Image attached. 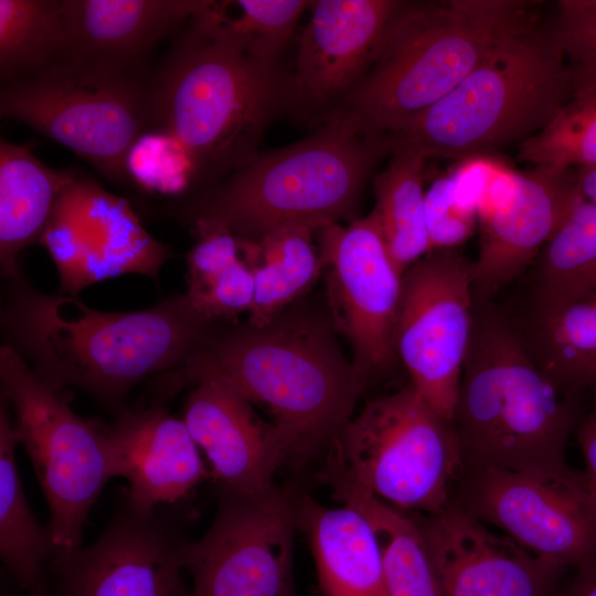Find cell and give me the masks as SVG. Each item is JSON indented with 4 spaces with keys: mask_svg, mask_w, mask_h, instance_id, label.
Masks as SVG:
<instances>
[{
    "mask_svg": "<svg viewBox=\"0 0 596 596\" xmlns=\"http://www.w3.org/2000/svg\"><path fill=\"white\" fill-rule=\"evenodd\" d=\"M1 326L6 343L53 390L79 389L115 413L140 381L182 370L214 328L185 294L106 312L39 292L22 275L10 280Z\"/></svg>",
    "mask_w": 596,
    "mask_h": 596,
    "instance_id": "obj_1",
    "label": "cell"
},
{
    "mask_svg": "<svg viewBox=\"0 0 596 596\" xmlns=\"http://www.w3.org/2000/svg\"><path fill=\"white\" fill-rule=\"evenodd\" d=\"M149 89L151 135L184 164L189 183L207 188L258 155L267 126L289 103L276 61L227 32L215 1L191 20Z\"/></svg>",
    "mask_w": 596,
    "mask_h": 596,
    "instance_id": "obj_2",
    "label": "cell"
},
{
    "mask_svg": "<svg viewBox=\"0 0 596 596\" xmlns=\"http://www.w3.org/2000/svg\"><path fill=\"white\" fill-rule=\"evenodd\" d=\"M584 413L583 395L556 386L513 324L475 297L453 418L462 471L565 475L566 445Z\"/></svg>",
    "mask_w": 596,
    "mask_h": 596,
    "instance_id": "obj_3",
    "label": "cell"
},
{
    "mask_svg": "<svg viewBox=\"0 0 596 596\" xmlns=\"http://www.w3.org/2000/svg\"><path fill=\"white\" fill-rule=\"evenodd\" d=\"M331 319L286 309L264 326L213 328L193 359L265 408L288 458H305L351 418L365 384Z\"/></svg>",
    "mask_w": 596,
    "mask_h": 596,
    "instance_id": "obj_4",
    "label": "cell"
},
{
    "mask_svg": "<svg viewBox=\"0 0 596 596\" xmlns=\"http://www.w3.org/2000/svg\"><path fill=\"white\" fill-rule=\"evenodd\" d=\"M571 94L563 51L536 7L445 97L380 139L389 155L466 160L536 135Z\"/></svg>",
    "mask_w": 596,
    "mask_h": 596,
    "instance_id": "obj_5",
    "label": "cell"
},
{
    "mask_svg": "<svg viewBox=\"0 0 596 596\" xmlns=\"http://www.w3.org/2000/svg\"><path fill=\"white\" fill-rule=\"evenodd\" d=\"M538 2L400 1L360 83L331 115L380 138L453 91Z\"/></svg>",
    "mask_w": 596,
    "mask_h": 596,
    "instance_id": "obj_6",
    "label": "cell"
},
{
    "mask_svg": "<svg viewBox=\"0 0 596 596\" xmlns=\"http://www.w3.org/2000/svg\"><path fill=\"white\" fill-rule=\"evenodd\" d=\"M387 151L379 138L330 117L312 136L258 153L184 207L189 223L214 220L256 242L285 224L315 231L351 217L372 169Z\"/></svg>",
    "mask_w": 596,
    "mask_h": 596,
    "instance_id": "obj_7",
    "label": "cell"
},
{
    "mask_svg": "<svg viewBox=\"0 0 596 596\" xmlns=\"http://www.w3.org/2000/svg\"><path fill=\"white\" fill-rule=\"evenodd\" d=\"M328 449L319 478L333 493L361 490L409 513L441 512L462 472L453 423L412 383L370 401Z\"/></svg>",
    "mask_w": 596,
    "mask_h": 596,
    "instance_id": "obj_8",
    "label": "cell"
},
{
    "mask_svg": "<svg viewBox=\"0 0 596 596\" xmlns=\"http://www.w3.org/2000/svg\"><path fill=\"white\" fill-rule=\"evenodd\" d=\"M0 113L68 148L116 182L134 180L130 155L152 131L149 83L68 57L2 84Z\"/></svg>",
    "mask_w": 596,
    "mask_h": 596,
    "instance_id": "obj_9",
    "label": "cell"
},
{
    "mask_svg": "<svg viewBox=\"0 0 596 596\" xmlns=\"http://www.w3.org/2000/svg\"><path fill=\"white\" fill-rule=\"evenodd\" d=\"M0 380L1 395L14 412L18 443L50 509L46 531L54 556L72 552L82 546L88 513L113 478L103 425L76 415L8 343L0 349Z\"/></svg>",
    "mask_w": 596,
    "mask_h": 596,
    "instance_id": "obj_10",
    "label": "cell"
},
{
    "mask_svg": "<svg viewBox=\"0 0 596 596\" xmlns=\"http://www.w3.org/2000/svg\"><path fill=\"white\" fill-rule=\"evenodd\" d=\"M451 500L564 570L596 560V496L583 471L545 477L498 468L466 470Z\"/></svg>",
    "mask_w": 596,
    "mask_h": 596,
    "instance_id": "obj_11",
    "label": "cell"
},
{
    "mask_svg": "<svg viewBox=\"0 0 596 596\" xmlns=\"http://www.w3.org/2000/svg\"><path fill=\"white\" fill-rule=\"evenodd\" d=\"M472 263L457 248L432 251L402 276L394 350L411 383L453 423L473 326Z\"/></svg>",
    "mask_w": 596,
    "mask_h": 596,
    "instance_id": "obj_12",
    "label": "cell"
},
{
    "mask_svg": "<svg viewBox=\"0 0 596 596\" xmlns=\"http://www.w3.org/2000/svg\"><path fill=\"white\" fill-rule=\"evenodd\" d=\"M297 504L298 498L276 486L255 496L221 491L210 529L185 547L192 596H297Z\"/></svg>",
    "mask_w": 596,
    "mask_h": 596,
    "instance_id": "obj_13",
    "label": "cell"
},
{
    "mask_svg": "<svg viewBox=\"0 0 596 596\" xmlns=\"http://www.w3.org/2000/svg\"><path fill=\"white\" fill-rule=\"evenodd\" d=\"M164 505L145 512L126 492L89 545L52 557L58 596H192L185 584L188 540Z\"/></svg>",
    "mask_w": 596,
    "mask_h": 596,
    "instance_id": "obj_14",
    "label": "cell"
},
{
    "mask_svg": "<svg viewBox=\"0 0 596 596\" xmlns=\"http://www.w3.org/2000/svg\"><path fill=\"white\" fill-rule=\"evenodd\" d=\"M582 199L575 169L489 167L472 194L481 233L475 297L487 299L519 276Z\"/></svg>",
    "mask_w": 596,
    "mask_h": 596,
    "instance_id": "obj_15",
    "label": "cell"
},
{
    "mask_svg": "<svg viewBox=\"0 0 596 596\" xmlns=\"http://www.w3.org/2000/svg\"><path fill=\"white\" fill-rule=\"evenodd\" d=\"M40 244L56 266L61 294L70 296L125 274L156 279L172 256L126 199L79 178L61 192Z\"/></svg>",
    "mask_w": 596,
    "mask_h": 596,
    "instance_id": "obj_16",
    "label": "cell"
},
{
    "mask_svg": "<svg viewBox=\"0 0 596 596\" xmlns=\"http://www.w3.org/2000/svg\"><path fill=\"white\" fill-rule=\"evenodd\" d=\"M331 320L350 342L353 363L366 377L393 361L402 275L384 243L375 213L348 226L317 231Z\"/></svg>",
    "mask_w": 596,
    "mask_h": 596,
    "instance_id": "obj_17",
    "label": "cell"
},
{
    "mask_svg": "<svg viewBox=\"0 0 596 596\" xmlns=\"http://www.w3.org/2000/svg\"><path fill=\"white\" fill-rule=\"evenodd\" d=\"M174 380L179 387L191 386L182 418L220 490L244 496L270 491L277 468L288 459L274 425L264 423L245 396L193 356Z\"/></svg>",
    "mask_w": 596,
    "mask_h": 596,
    "instance_id": "obj_18",
    "label": "cell"
},
{
    "mask_svg": "<svg viewBox=\"0 0 596 596\" xmlns=\"http://www.w3.org/2000/svg\"><path fill=\"white\" fill-rule=\"evenodd\" d=\"M412 514L443 596H552L566 571L493 533L453 500L439 513Z\"/></svg>",
    "mask_w": 596,
    "mask_h": 596,
    "instance_id": "obj_19",
    "label": "cell"
},
{
    "mask_svg": "<svg viewBox=\"0 0 596 596\" xmlns=\"http://www.w3.org/2000/svg\"><path fill=\"white\" fill-rule=\"evenodd\" d=\"M397 0L311 1L298 46L289 103L320 110L341 102L370 68Z\"/></svg>",
    "mask_w": 596,
    "mask_h": 596,
    "instance_id": "obj_20",
    "label": "cell"
},
{
    "mask_svg": "<svg viewBox=\"0 0 596 596\" xmlns=\"http://www.w3.org/2000/svg\"><path fill=\"white\" fill-rule=\"evenodd\" d=\"M113 477H123L130 503L149 512L188 497L210 475L183 418L161 404L116 413L103 425Z\"/></svg>",
    "mask_w": 596,
    "mask_h": 596,
    "instance_id": "obj_21",
    "label": "cell"
},
{
    "mask_svg": "<svg viewBox=\"0 0 596 596\" xmlns=\"http://www.w3.org/2000/svg\"><path fill=\"white\" fill-rule=\"evenodd\" d=\"M213 2L63 0L66 42L62 57L135 74L138 63L161 39L207 11Z\"/></svg>",
    "mask_w": 596,
    "mask_h": 596,
    "instance_id": "obj_22",
    "label": "cell"
},
{
    "mask_svg": "<svg viewBox=\"0 0 596 596\" xmlns=\"http://www.w3.org/2000/svg\"><path fill=\"white\" fill-rule=\"evenodd\" d=\"M297 525L310 542L324 596H389L375 531L356 508L298 498Z\"/></svg>",
    "mask_w": 596,
    "mask_h": 596,
    "instance_id": "obj_23",
    "label": "cell"
},
{
    "mask_svg": "<svg viewBox=\"0 0 596 596\" xmlns=\"http://www.w3.org/2000/svg\"><path fill=\"white\" fill-rule=\"evenodd\" d=\"M77 179L72 169L55 170L30 147L0 141V265L4 278L21 276L20 252L40 243L61 192Z\"/></svg>",
    "mask_w": 596,
    "mask_h": 596,
    "instance_id": "obj_24",
    "label": "cell"
},
{
    "mask_svg": "<svg viewBox=\"0 0 596 596\" xmlns=\"http://www.w3.org/2000/svg\"><path fill=\"white\" fill-rule=\"evenodd\" d=\"M315 230L290 223L256 242L240 240L241 254L254 277L255 297L248 323L264 326L300 297L322 273Z\"/></svg>",
    "mask_w": 596,
    "mask_h": 596,
    "instance_id": "obj_25",
    "label": "cell"
},
{
    "mask_svg": "<svg viewBox=\"0 0 596 596\" xmlns=\"http://www.w3.org/2000/svg\"><path fill=\"white\" fill-rule=\"evenodd\" d=\"M195 243L188 254V289L192 307L214 322L249 312L255 297L254 277L241 254L240 238L223 223H192Z\"/></svg>",
    "mask_w": 596,
    "mask_h": 596,
    "instance_id": "obj_26",
    "label": "cell"
},
{
    "mask_svg": "<svg viewBox=\"0 0 596 596\" xmlns=\"http://www.w3.org/2000/svg\"><path fill=\"white\" fill-rule=\"evenodd\" d=\"M521 336L536 364L562 391L584 395L596 387V295L533 311Z\"/></svg>",
    "mask_w": 596,
    "mask_h": 596,
    "instance_id": "obj_27",
    "label": "cell"
},
{
    "mask_svg": "<svg viewBox=\"0 0 596 596\" xmlns=\"http://www.w3.org/2000/svg\"><path fill=\"white\" fill-rule=\"evenodd\" d=\"M10 406L0 402V557L13 579L31 589L43 582L54 556L46 528H42L25 498L15 459L18 445Z\"/></svg>",
    "mask_w": 596,
    "mask_h": 596,
    "instance_id": "obj_28",
    "label": "cell"
},
{
    "mask_svg": "<svg viewBox=\"0 0 596 596\" xmlns=\"http://www.w3.org/2000/svg\"><path fill=\"white\" fill-rule=\"evenodd\" d=\"M534 310L596 295V203L582 199L540 252Z\"/></svg>",
    "mask_w": 596,
    "mask_h": 596,
    "instance_id": "obj_29",
    "label": "cell"
},
{
    "mask_svg": "<svg viewBox=\"0 0 596 596\" xmlns=\"http://www.w3.org/2000/svg\"><path fill=\"white\" fill-rule=\"evenodd\" d=\"M426 158L409 148L391 153L387 167L374 179L375 213L387 253L403 276L429 253L423 174Z\"/></svg>",
    "mask_w": 596,
    "mask_h": 596,
    "instance_id": "obj_30",
    "label": "cell"
},
{
    "mask_svg": "<svg viewBox=\"0 0 596 596\" xmlns=\"http://www.w3.org/2000/svg\"><path fill=\"white\" fill-rule=\"evenodd\" d=\"M337 499L359 509L379 540L389 596H443L419 525L409 512L369 493L347 489Z\"/></svg>",
    "mask_w": 596,
    "mask_h": 596,
    "instance_id": "obj_31",
    "label": "cell"
},
{
    "mask_svg": "<svg viewBox=\"0 0 596 596\" xmlns=\"http://www.w3.org/2000/svg\"><path fill=\"white\" fill-rule=\"evenodd\" d=\"M63 0H0L1 83L23 79L62 57Z\"/></svg>",
    "mask_w": 596,
    "mask_h": 596,
    "instance_id": "obj_32",
    "label": "cell"
},
{
    "mask_svg": "<svg viewBox=\"0 0 596 596\" xmlns=\"http://www.w3.org/2000/svg\"><path fill=\"white\" fill-rule=\"evenodd\" d=\"M519 146L518 158L533 166H596V95L571 97L544 129Z\"/></svg>",
    "mask_w": 596,
    "mask_h": 596,
    "instance_id": "obj_33",
    "label": "cell"
},
{
    "mask_svg": "<svg viewBox=\"0 0 596 596\" xmlns=\"http://www.w3.org/2000/svg\"><path fill=\"white\" fill-rule=\"evenodd\" d=\"M235 19L225 14L217 3L219 20L230 33L243 40L262 56L277 61L291 36L297 21L311 1L305 0H238Z\"/></svg>",
    "mask_w": 596,
    "mask_h": 596,
    "instance_id": "obj_34",
    "label": "cell"
},
{
    "mask_svg": "<svg viewBox=\"0 0 596 596\" xmlns=\"http://www.w3.org/2000/svg\"><path fill=\"white\" fill-rule=\"evenodd\" d=\"M571 77V97L596 95V0H561L550 22Z\"/></svg>",
    "mask_w": 596,
    "mask_h": 596,
    "instance_id": "obj_35",
    "label": "cell"
},
{
    "mask_svg": "<svg viewBox=\"0 0 596 596\" xmlns=\"http://www.w3.org/2000/svg\"><path fill=\"white\" fill-rule=\"evenodd\" d=\"M429 252L457 248L475 232L477 211L460 195L453 174L440 177L425 192Z\"/></svg>",
    "mask_w": 596,
    "mask_h": 596,
    "instance_id": "obj_36",
    "label": "cell"
},
{
    "mask_svg": "<svg viewBox=\"0 0 596 596\" xmlns=\"http://www.w3.org/2000/svg\"><path fill=\"white\" fill-rule=\"evenodd\" d=\"M589 392L592 393L590 408L584 413L576 432L585 461L583 473L588 487L596 496V387Z\"/></svg>",
    "mask_w": 596,
    "mask_h": 596,
    "instance_id": "obj_37",
    "label": "cell"
},
{
    "mask_svg": "<svg viewBox=\"0 0 596 596\" xmlns=\"http://www.w3.org/2000/svg\"><path fill=\"white\" fill-rule=\"evenodd\" d=\"M552 596H596V560L576 568L575 575Z\"/></svg>",
    "mask_w": 596,
    "mask_h": 596,
    "instance_id": "obj_38",
    "label": "cell"
},
{
    "mask_svg": "<svg viewBox=\"0 0 596 596\" xmlns=\"http://www.w3.org/2000/svg\"><path fill=\"white\" fill-rule=\"evenodd\" d=\"M574 169L581 194L584 199L596 203V166L577 167Z\"/></svg>",
    "mask_w": 596,
    "mask_h": 596,
    "instance_id": "obj_39",
    "label": "cell"
},
{
    "mask_svg": "<svg viewBox=\"0 0 596 596\" xmlns=\"http://www.w3.org/2000/svg\"><path fill=\"white\" fill-rule=\"evenodd\" d=\"M29 596H51V594L49 593L44 583L42 582L30 589Z\"/></svg>",
    "mask_w": 596,
    "mask_h": 596,
    "instance_id": "obj_40",
    "label": "cell"
}]
</instances>
